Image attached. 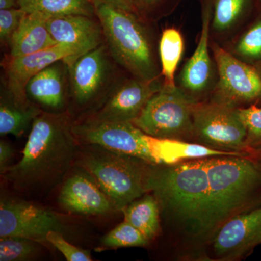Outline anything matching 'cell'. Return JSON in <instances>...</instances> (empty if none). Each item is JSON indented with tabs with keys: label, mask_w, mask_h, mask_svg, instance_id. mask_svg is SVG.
<instances>
[{
	"label": "cell",
	"mask_w": 261,
	"mask_h": 261,
	"mask_svg": "<svg viewBox=\"0 0 261 261\" xmlns=\"http://www.w3.org/2000/svg\"><path fill=\"white\" fill-rule=\"evenodd\" d=\"M197 103L177 85H163L132 123L152 137L187 141L193 137V112Z\"/></svg>",
	"instance_id": "6"
},
{
	"label": "cell",
	"mask_w": 261,
	"mask_h": 261,
	"mask_svg": "<svg viewBox=\"0 0 261 261\" xmlns=\"http://www.w3.org/2000/svg\"><path fill=\"white\" fill-rule=\"evenodd\" d=\"M257 2H259V3L261 5V0H257Z\"/></svg>",
	"instance_id": "34"
},
{
	"label": "cell",
	"mask_w": 261,
	"mask_h": 261,
	"mask_svg": "<svg viewBox=\"0 0 261 261\" xmlns=\"http://www.w3.org/2000/svg\"><path fill=\"white\" fill-rule=\"evenodd\" d=\"M163 85V79L147 82L132 76L115 84L104 101L87 118L97 121L133 122L149 98Z\"/></svg>",
	"instance_id": "12"
},
{
	"label": "cell",
	"mask_w": 261,
	"mask_h": 261,
	"mask_svg": "<svg viewBox=\"0 0 261 261\" xmlns=\"http://www.w3.org/2000/svg\"><path fill=\"white\" fill-rule=\"evenodd\" d=\"M50 231L65 236L69 231L61 215L29 201L2 199L0 238L18 237L47 245Z\"/></svg>",
	"instance_id": "10"
},
{
	"label": "cell",
	"mask_w": 261,
	"mask_h": 261,
	"mask_svg": "<svg viewBox=\"0 0 261 261\" xmlns=\"http://www.w3.org/2000/svg\"><path fill=\"white\" fill-rule=\"evenodd\" d=\"M180 0H132L137 15L146 21L157 20L172 13Z\"/></svg>",
	"instance_id": "27"
},
{
	"label": "cell",
	"mask_w": 261,
	"mask_h": 261,
	"mask_svg": "<svg viewBox=\"0 0 261 261\" xmlns=\"http://www.w3.org/2000/svg\"><path fill=\"white\" fill-rule=\"evenodd\" d=\"M13 155V149L11 145L5 140L0 142V171L1 174L9 167V162Z\"/></svg>",
	"instance_id": "31"
},
{
	"label": "cell",
	"mask_w": 261,
	"mask_h": 261,
	"mask_svg": "<svg viewBox=\"0 0 261 261\" xmlns=\"http://www.w3.org/2000/svg\"><path fill=\"white\" fill-rule=\"evenodd\" d=\"M73 132L80 144H94L163 164L162 140L142 132L132 122L97 121L90 118L73 122Z\"/></svg>",
	"instance_id": "7"
},
{
	"label": "cell",
	"mask_w": 261,
	"mask_h": 261,
	"mask_svg": "<svg viewBox=\"0 0 261 261\" xmlns=\"http://www.w3.org/2000/svg\"><path fill=\"white\" fill-rule=\"evenodd\" d=\"M151 163L94 144H80L75 166L89 173L111 201L114 211H123L147 193Z\"/></svg>",
	"instance_id": "4"
},
{
	"label": "cell",
	"mask_w": 261,
	"mask_h": 261,
	"mask_svg": "<svg viewBox=\"0 0 261 261\" xmlns=\"http://www.w3.org/2000/svg\"><path fill=\"white\" fill-rule=\"evenodd\" d=\"M261 186V168L245 155L190 159L149 166L146 188L160 212L188 241L203 243L245 213Z\"/></svg>",
	"instance_id": "1"
},
{
	"label": "cell",
	"mask_w": 261,
	"mask_h": 261,
	"mask_svg": "<svg viewBox=\"0 0 261 261\" xmlns=\"http://www.w3.org/2000/svg\"><path fill=\"white\" fill-rule=\"evenodd\" d=\"M73 116L42 111L29 132L23 156L3 173L15 191L44 197L61 185L74 167L80 143L73 132Z\"/></svg>",
	"instance_id": "2"
},
{
	"label": "cell",
	"mask_w": 261,
	"mask_h": 261,
	"mask_svg": "<svg viewBox=\"0 0 261 261\" xmlns=\"http://www.w3.org/2000/svg\"><path fill=\"white\" fill-rule=\"evenodd\" d=\"M68 64L69 97L76 114L90 115L116 83L112 57L106 43L85 54L65 61Z\"/></svg>",
	"instance_id": "5"
},
{
	"label": "cell",
	"mask_w": 261,
	"mask_h": 261,
	"mask_svg": "<svg viewBox=\"0 0 261 261\" xmlns=\"http://www.w3.org/2000/svg\"><path fill=\"white\" fill-rule=\"evenodd\" d=\"M46 25L58 44L69 46L80 56L105 42L101 24L92 17L80 15L58 17L48 19Z\"/></svg>",
	"instance_id": "17"
},
{
	"label": "cell",
	"mask_w": 261,
	"mask_h": 261,
	"mask_svg": "<svg viewBox=\"0 0 261 261\" xmlns=\"http://www.w3.org/2000/svg\"><path fill=\"white\" fill-rule=\"evenodd\" d=\"M122 212L125 221L139 230L149 241L159 234L161 229V212L153 195L147 193L130 202Z\"/></svg>",
	"instance_id": "21"
},
{
	"label": "cell",
	"mask_w": 261,
	"mask_h": 261,
	"mask_svg": "<svg viewBox=\"0 0 261 261\" xmlns=\"http://www.w3.org/2000/svg\"><path fill=\"white\" fill-rule=\"evenodd\" d=\"M42 244L18 237L0 239V260L25 261L32 260L40 251Z\"/></svg>",
	"instance_id": "25"
},
{
	"label": "cell",
	"mask_w": 261,
	"mask_h": 261,
	"mask_svg": "<svg viewBox=\"0 0 261 261\" xmlns=\"http://www.w3.org/2000/svg\"><path fill=\"white\" fill-rule=\"evenodd\" d=\"M148 242L149 240L137 228L125 220L101 240L103 246L112 249L144 247L147 245Z\"/></svg>",
	"instance_id": "26"
},
{
	"label": "cell",
	"mask_w": 261,
	"mask_h": 261,
	"mask_svg": "<svg viewBox=\"0 0 261 261\" xmlns=\"http://www.w3.org/2000/svg\"><path fill=\"white\" fill-rule=\"evenodd\" d=\"M68 64L57 61L41 70L29 81L25 94L31 102L44 112L61 113L67 108L66 77Z\"/></svg>",
	"instance_id": "16"
},
{
	"label": "cell",
	"mask_w": 261,
	"mask_h": 261,
	"mask_svg": "<svg viewBox=\"0 0 261 261\" xmlns=\"http://www.w3.org/2000/svg\"><path fill=\"white\" fill-rule=\"evenodd\" d=\"M210 47L217 69L212 99L238 107L239 104L261 97V70L258 66L240 61L211 39Z\"/></svg>",
	"instance_id": "9"
},
{
	"label": "cell",
	"mask_w": 261,
	"mask_h": 261,
	"mask_svg": "<svg viewBox=\"0 0 261 261\" xmlns=\"http://www.w3.org/2000/svg\"><path fill=\"white\" fill-rule=\"evenodd\" d=\"M92 1L113 61L135 78L147 82L163 79L147 21L102 0Z\"/></svg>",
	"instance_id": "3"
},
{
	"label": "cell",
	"mask_w": 261,
	"mask_h": 261,
	"mask_svg": "<svg viewBox=\"0 0 261 261\" xmlns=\"http://www.w3.org/2000/svg\"><path fill=\"white\" fill-rule=\"evenodd\" d=\"M47 240L49 245L61 252L68 261H92L90 252L72 245L67 241L65 235L57 231L48 233Z\"/></svg>",
	"instance_id": "29"
},
{
	"label": "cell",
	"mask_w": 261,
	"mask_h": 261,
	"mask_svg": "<svg viewBox=\"0 0 261 261\" xmlns=\"http://www.w3.org/2000/svg\"><path fill=\"white\" fill-rule=\"evenodd\" d=\"M19 8L46 20L73 15L96 17L92 0H19Z\"/></svg>",
	"instance_id": "22"
},
{
	"label": "cell",
	"mask_w": 261,
	"mask_h": 261,
	"mask_svg": "<svg viewBox=\"0 0 261 261\" xmlns=\"http://www.w3.org/2000/svg\"><path fill=\"white\" fill-rule=\"evenodd\" d=\"M216 256L222 260L241 257L261 244V207L228 220L213 240Z\"/></svg>",
	"instance_id": "15"
},
{
	"label": "cell",
	"mask_w": 261,
	"mask_h": 261,
	"mask_svg": "<svg viewBox=\"0 0 261 261\" xmlns=\"http://www.w3.org/2000/svg\"><path fill=\"white\" fill-rule=\"evenodd\" d=\"M79 56L74 49L61 44L28 56H8L2 63L5 72V89L19 100L29 102L25 87L34 75L57 61H69Z\"/></svg>",
	"instance_id": "13"
},
{
	"label": "cell",
	"mask_w": 261,
	"mask_h": 261,
	"mask_svg": "<svg viewBox=\"0 0 261 261\" xmlns=\"http://www.w3.org/2000/svg\"><path fill=\"white\" fill-rule=\"evenodd\" d=\"M19 8V0H0V10Z\"/></svg>",
	"instance_id": "33"
},
{
	"label": "cell",
	"mask_w": 261,
	"mask_h": 261,
	"mask_svg": "<svg viewBox=\"0 0 261 261\" xmlns=\"http://www.w3.org/2000/svg\"><path fill=\"white\" fill-rule=\"evenodd\" d=\"M238 108L215 99L197 102L193 112V137L211 148L243 152L247 132Z\"/></svg>",
	"instance_id": "8"
},
{
	"label": "cell",
	"mask_w": 261,
	"mask_h": 261,
	"mask_svg": "<svg viewBox=\"0 0 261 261\" xmlns=\"http://www.w3.org/2000/svg\"><path fill=\"white\" fill-rule=\"evenodd\" d=\"M202 22L198 43L195 51L182 68L178 87L196 102L212 93L216 81L217 69L210 53L211 23L213 0H205L202 5Z\"/></svg>",
	"instance_id": "11"
},
{
	"label": "cell",
	"mask_w": 261,
	"mask_h": 261,
	"mask_svg": "<svg viewBox=\"0 0 261 261\" xmlns=\"http://www.w3.org/2000/svg\"><path fill=\"white\" fill-rule=\"evenodd\" d=\"M63 183L58 202L65 211L83 216L104 215L114 211L102 189L82 168L74 166Z\"/></svg>",
	"instance_id": "14"
},
{
	"label": "cell",
	"mask_w": 261,
	"mask_h": 261,
	"mask_svg": "<svg viewBox=\"0 0 261 261\" xmlns=\"http://www.w3.org/2000/svg\"><path fill=\"white\" fill-rule=\"evenodd\" d=\"M102 1L116 6L117 8H121V9L137 14L132 0H102Z\"/></svg>",
	"instance_id": "32"
},
{
	"label": "cell",
	"mask_w": 261,
	"mask_h": 261,
	"mask_svg": "<svg viewBox=\"0 0 261 261\" xmlns=\"http://www.w3.org/2000/svg\"><path fill=\"white\" fill-rule=\"evenodd\" d=\"M185 50V42L181 33L177 29H164L160 39L159 51L161 76L163 85H176L175 73Z\"/></svg>",
	"instance_id": "23"
},
{
	"label": "cell",
	"mask_w": 261,
	"mask_h": 261,
	"mask_svg": "<svg viewBox=\"0 0 261 261\" xmlns=\"http://www.w3.org/2000/svg\"><path fill=\"white\" fill-rule=\"evenodd\" d=\"M27 15V12L20 8L0 10V41L2 44L9 46L12 38Z\"/></svg>",
	"instance_id": "28"
},
{
	"label": "cell",
	"mask_w": 261,
	"mask_h": 261,
	"mask_svg": "<svg viewBox=\"0 0 261 261\" xmlns=\"http://www.w3.org/2000/svg\"><path fill=\"white\" fill-rule=\"evenodd\" d=\"M46 20L37 13H27L10 41L8 56H28L57 45Z\"/></svg>",
	"instance_id": "18"
},
{
	"label": "cell",
	"mask_w": 261,
	"mask_h": 261,
	"mask_svg": "<svg viewBox=\"0 0 261 261\" xmlns=\"http://www.w3.org/2000/svg\"><path fill=\"white\" fill-rule=\"evenodd\" d=\"M228 51L248 64L257 66L261 65V13L238 37L234 38L231 50Z\"/></svg>",
	"instance_id": "24"
},
{
	"label": "cell",
	"mask_w": 261,
	"mask_h": 261,
	"mask_svg": "<svg viewBox=\"0 0 261 261\" xmlns=\"http://www.w3.org/2000/svg\"><path fill=\"white\" fill-rule=\"evenodd\" d=\"M239 115L246 127L247 139H261V108L251 106L238 108Z\"/></svg>",
	"instance_id": "30"
},
{
	"label": "cell",
	"mask_w": 261,
	"mask_h": 261,
	"mask_svg": "<svg viewBox=\"0 0 261 261\" xmlns=\"http://www.w3.org/2000/svg\"><path fill=\"white\" fill-rule=\"evenodd\" d=\"M43 111L34 103L22 102L4 88L0 97V135L21 137L32 128Z\"/></svg>",
	"instance_id": "20"
},
{
	"label": "cell",
	"mask_w": 261,
	"mask_h": 261,
	"mask_svg": "<svg viewBox=\"0 0 261 261\" xmlns=\"http://www.w3.org/2000/svg\"><path fill=\"white\" fill-rule=\"evenodd\" d=\"M257 0H213L211 37L226 39L238 34Z\"/></svg>",
	"instance_id": "19"
}]
</instances>
